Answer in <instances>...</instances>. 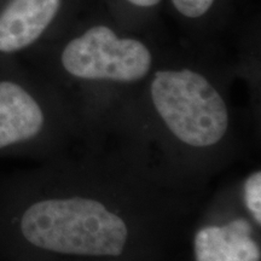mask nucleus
I'll use <instances>...</instances> for the list:
<instances>
[{"instance_id":"obj_1","label":"nucleus","mask_w":261,"mask_h":261,"mask_svg":"<svg viewBox=\"0 0 261 261\" xmlns=\"http://www.w3.org/2000/svg\"><path fill=\"white\" fill-rule=\"evenodd\" d=\"M132 224L99 198L51 190L40 179L12 189L0 205V236L37 252L120 256Z\"/></svg>"},{"instance_id":"obj_2","label":"nucleus","mask_w":261,"mask_h":261,"mask_svg":"<svg viewBox=\"0 0 261 261\" xmlns=\"http://www.w3.org/2000/svg\"><path fill=\"white\" fill-rule=\"evenodd\" d=\"M150 92L160 119L182 144L212 148L226 136V103L203 75L190 69L158 71Z\"/></svg>"},{"instance_id":"obj_3","label":"nucleus","mask_w":261,"mask_h":261,"mask_svg":"<svg viewBox=\"0 0 261 261\" xmlns=\"http://www.w3.org/2000/svg\"><path fill=\"white\" fill-rule=\"evenodd\" d=\"M62 65L75 77L135 83L151 68V54L136 39L116 37L106 25L90 28L62 52Z\"/></svg>"},{"instance_id":"obj_4","label":"nucleus","mask_w":261,"mask_h":261,"mask_svg":"<svg viewBox=\"0 0 261 261\" xmlns=\"http://www.w3.org/2000/svg\"><path fill=\"white\" fill-rule=\"evenodd\" d=\"M41 103L25 87L0 80V154L33 148L47 135Z\"/></svg>"},{"instance_id":"obj_5","label":"nucleus","mask_w":261,"mask_h":261,"mask_svg":"<svg viewBox=\"0 0 261 261\" xmlns=\"http://www.w3.org/2000/svg\"><path fill=\"white\" fill-rule=\"evenodd\" d=\"M61 0H11L0 15V52L25 48L48 27Z\"/></svg>"},{"instance_id":"obj_6","label":"nucleus","mask_w":261,"mask_h":261,"mask_svg":"<svg viewBox=\"0 0 261 261\" xmlns=\"http://www.w3.org/2000/svg\"><path fill=\"white\" fill-rule=\"evenodd\" d=\"M225 226L227 246L223 261H260V247L252 237V226L246 219H234Z\"/></svg>"},{"instance_id":"obj_7","label":"nucleus","mask_w":261,"mask_h":261,"mask_svg":"<svg viewBox=\"0 0 261 261\" xmlns=\"http://www.w3.org/2000/svg\"><path fill=\"white\" fill-rule=\"evenodd\" d=\"M227 246L225 225L202 227L195 236L196 261H223Z\"/></svg>"},{"instance_id":"obj_8","label":"nucleus","mask_w":261,"mask_h":261,"mask_svg":"<svg viewBox=\"0 0 261 261\" xmlns=\"http://www.w3.org/2000/svg\"><path fill=\"white\" fill-rule=\"evenodd\" d=\"M244 203L255 224H261V172L255 171L247 178L243 188Z\"/></svg>"},{"instance_id":"obj_9","label":"nucleus","mask_w":261,"mask_h":261,"mask_svg":"<svg viewBox=\"0 0 261 261\" xmlns=\"http://www.w3.org/2000/svg\"><path fill=\"white\" fill-rule=\"evenodd\" d=\"M175 9L187 17H200L211 9L214 0H172Z\"/></svg>"},{"instance_id":"obj_10","label":"nucleus","mask_w":261,"mask_h":261,"mask_svg":"<svg viewBox=\"0 0 261 261\" xmlns=\"http://www.w3.org/2000/svg\"><path fill=\"white\" fill-rule=\"evenodd\" d=\"M129 3L135 4L137 6H143V8H150V6H154L159 4L161 0H128Z\"/></svg>"}]
</instances>
